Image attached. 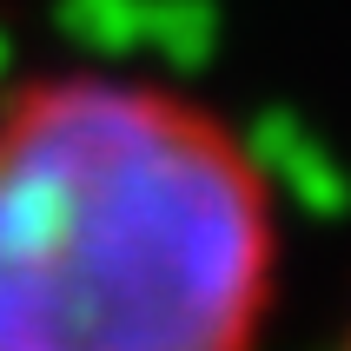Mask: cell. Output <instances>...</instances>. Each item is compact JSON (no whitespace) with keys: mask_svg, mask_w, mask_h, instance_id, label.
<instances>
[{"mask_svg":"<svg viewBox=\"0 0 351 351\" xmlns=\"http://www.w3.org/2000/svg\"><path fill=\"white\" fill-rule=\"evenodd\" d=\"M285 213L199 93L60 66L0 93V351H258Z\"/></svg>","mask_w":351,"mask_h":351,"instance_id":"6da1fadb","label":"cell"},{"mask_svg":"<svg viewBox=\"0 0 351 351\" xmlns=\"http://www.w3.org/2000/svg\"><path fill=\"white\" fill-rule=\"evenodd\" d=\"M345 351H351V345H345Z\"/></svg>","mask_w":351,"mask_h":351,"instance_id":"7a4b0ae2","label":"cell"}]
</instances>
